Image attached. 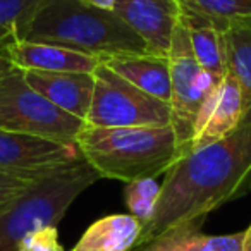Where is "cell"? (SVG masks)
<instances>
[{
  "label": "cell",
  "mask_w": 251,
  "mask_h": 251,
  "mask_svg": "<svg viewBox=\"0 0 251 251\" xmlns=\"http://www.w3.org/2000/svg\"><path fill=\"white\" fill-rule=\"evenodd\" d=\"M250 191L251 122H241L226 138L176 160L162 182L157 210L141 230L134 250L171 230L201 229L213 210Z\"/></svg>",
  "instance_id": "obj_1"
},
{
  "label": "cell",
  "mask_w": 251,
  "mask_h": 251,
  "mask_svg": "<svg viewBox=\"0 0 251 251\" xmlns=\"http://www.w3.org/2000/svg\"><path fill=\"white\" fill-rule=\"evenodd\" d=\"M19 251H64V248L59 243L57 227L47 226L26 234L19 244Z\"/></svg>",
  "instance_id": "obj_22"
},
{
  "label": "cell",
  "mask_w": 251,
  "mask_h": 251,
  "mask_svg": "<svg viewBox=\"0 0 251 251\" xmlns=\"http://www.w3.org/2000/svg\"><path fill=\"white\" fill-rule=\"evenodd\" d=\"M25 79L40 95L74 117L86 121L95 90L93 74L23 71Z\"/></svg>",
  "instance_id": "obj_12"
},
{
  "label": "cell",
  "mask_w": 251,
  "mask_h": 251,
  "mask_svg": "<svg viewBox=\"0 0 251 251\" xmlns=\"http://www.w3.org/2000/svg\"><path fill=\"white\" fill-rule=\"evenodd\" d=\"M184 14L205 19L226 29L236 23H251V0H176Z\"/></svg>",
  "instance_id": "obj_18"
},
{
  "label": "cell",
  "mask_w": 251,
  "mask_h": 251,
  "mask_svg": "<svg viewBox=\"0 0 251 251\" xmlns=\"http://www.w3.org/2000/svg\"><path fill=\"white\" fill-rule=\"evenodd\" d=\"M101 64L127 79L150 97L171 105V62L169 55L136 53L101 59Z\"/></svg>",
  "instance_id": "obj_13"
},
{
  "label": "cell",
  "mask_w": 251,
  "mask_h": 251,
  "mask_svg": "<svg viewBox=\"0 0 251 251\" xmlns=\"http://www.w3.org/2000/svg\"><path fill=\"white\" fill-rule=\"evenodd\" d=\"M84 121L64 112L28 84L21 69H14L0 83V129L76 143Z\"/></svg>",
  "instance_id": "obj_5"
},
{
  "label": "cell",
  "mask_w": 251,
  "mask_h": 251,
  "mask_svg": "<svg viewBox=\"0 0 251 251\" xmlns=\"http://www.w3.org/2000/svg\"><path fill=\"white\" fill-rule=\"evenodd\" d=\"M9 55L16 69L43 71V73H84L93 74L101 59L50 43L12 40Z\"/></svg>",
  "instance_id": "obj_11"
},
{
  "label": "cell",
  "mask_w": 251,
  "mask_h": 251,
  "mask_svg": "<svg viewBox=\"0 0 251 251\" xmlns=\"http://www.w3.org/2000/svg\"><path fill=\"white\" fill-rule=\"evenodd\" d=\"M83 162L76 143L0 129V171L42 181Z\"/></svg>",
  "instance_id": "obj_8"
},
{
  "label": "cell",
  "mask_w": 251,
  "mask_h": 251,
  "mask_svg": "<svg viewBox=\"0 0 251 251\" xmlns=\"http://www.w3.org/2000/svg\"><path fill=\"white\" fill-rule=\"evenodd\" d=\"M81 2L91 5V7L105 9V11H114L115 5V0H81Z\"/></svg>",
  "instance_id": "obj_24"
},
{
  "label": "cell",
  "mask_w": 251,
  "mask_h": 251,
  "mask_svg": "<svg viewBox=\"0 0 251 251\" xmlns=\"http://www.w3.org/2000/svg\"><path fill=\"white\" fill-rule=\"evenodd\" d=\"M243 251H251V226L244 230V241H243Z\"/></svg>",
  "instance_id": "obj_25"
},
{
  "label": "cell",
  "mask_w": 251,
  "mask_h": 251,
  "mask_svg": "<svg viewBox=\"0 0 251 251\" xmlns=\"http://www.w3.org/2000/svg\"><path fill=\"white\" fill-rule=\"evenodd\" d=\"M18 40L50 43L100 59L148 53L143 38L114 11L81 0H47Z\"/></svg>",
  "instance_id": "obj_2"
},
{
  "label": "cell",
  "mask_w": 251,
  "mask_h": 251,
  "mask_svg": "<svg viewBox=\"0 0 251 251\" xmlns=\"http://www.w3.org/2000/svg\"><path fill=\"white\" fill-rule=\"evenodd\" d=\"M100 179L83 160L38 181L0 219V251H19L26 234L38 227H57L77 196Z\"/></svg>",
  "instance_id": "obj_4"
},
{
  "label": "cell",
  "mask_w": 251,
  "mask_h": 251,
  "mask_svg": "<svg viewBox=\"0 0 251 251\" xmlns=\"http://www.w3.org/2000/svg\"><path fill=\"white\" fill-rule=\"evenodd\" d=\"M47 0H0V40L19 38Z\"/></svg>",
  "instance_id": "obj_20"
},
{
  "label": "cell",
  "mask_w": 251,
  "mask_h": 251,
  "mask_svg": "<svg viewBox=\"0 0 251 251\" xmlns=\"http://www.w3.org/2000/svg\"><path fill=\"white\" fill-rule=\"evenodd\" d=\"M95 90L84 121L93 127L169 126L171 105L150 97L100 62L93 73Z\"/></svg>",
  "instance_id": "obj_7"
},
{
  "label": "cell",
  "mask_w": 251,
  "mask_h": 251,
  "mask_svg": "<svg viewBox=\"0 0 251 251\" xmlns=\"http://www.w3.org/2000/svg\"><path fill=\"white\" fill-rule=\"evenodd\" d=\"M182 19L188 28L189 45L193 55L201 69L210 73L217 81H222L229 71L227 64V45L226 33L222 28L196 16L182 12Z\"/></svg>",
  "instance_id": "obj_15"
},
{
  "label": "cell",
  "mask_w": 251,
  "mask_h": 251,
  "mask_svg": "<svg viewBox=\"0 0 251 251\" xmlns=\"http://www.w3.org/2000/svg\"><path fill=\"white\" fill-rule=\"evenodd\" d=\"M229 71L243 93V121L251 122V23H236L224 29Z\"/></svg>",
  "instance_id": "obj_17"
},
{
  "label": "cell",
  "mask_w": 251,
  "mask_h": 251,
  "mask_svg": "<svg viewBox=\"0 0 251 251\" xmlns=\"http://www.w3.org/2000/svg\"><path fill=\"white\" fill-rule=\"evenodd\" d=\"M171 62V126L176 134L179 158L193 148L198 115L206 98L220 84L210 73L200 67L189 45L184 19H179L169 50Z\"/></svg>",
  "instance_id": "obj_6"
},
{
  "label": "cell",
  "mask_w": 251,
  "mask_h": 251,
  "mask_svg": "<svg viewBox=\"0 0 251 251\" xmlns=\"http://www.w3.org/2000/svg\"><path fill=\"white\" fill-rule=\"evenodd\" d=\"M243 121V93L236 76L227 71L226 77L203 105L195 126L193 150L226 138Z\"/></svg>",
  "instance_id": "obj_10"
},
{
  "label": "cell",
  "mask_w": 251,
  "mask_h": 251,
  "mask_svg": "<svg viewBox=\"0 0 251 251\" xmlns=\"http://www.w3.org/2000/svg\"><path fill=\"white\" fill-rule=\"evenodd\" d=\"M38 181L0 171V219L33 188Z\"/></svg>",
  "instance_id": "obj_21"
},
{
  "label": "cell",
  "mask_w": 251,
  "mask_h": 251,
  "mask_svg": "<svg viewBox=\"0 0 251 251\" xmlns=\"http://www.w3.org/2000/svg\"><path fill=\"white\" fill-rule=\"evenodd\" d=\"M114 12L147 43L148 53L169 55L182 11L176 0H115Z\"/></svg>",
  "instance_id": "obj_9"
},
{
  "label": "cell",
  "mask_w": 251,
  "mask_h": 251,
  "mask_svg": "<svg viewBox=\"0 0 251 251\" xmlns=\"http://www.w3.org/2000/svg\"><path fill=\"white\" fill-rule=\"evenodd\" d=\"M71 251H73V250H71Z\"/></svg>",
  "instance_id": "obj_26"
},
{
  "label": "cell",
  "mask_w": 251,
  "mask_h": 251,
  "mask_svg": "<svg viewBox=\"0 0 251 251\" xmlns=\"http://www.w3.org/2000/svg\"><path fill=\"white\" fill-rule=\"evenodd\" d=\"M16 38H7V40H0V83L7 76L11 71H14V64L11 60V55H9V43Z\"/></svg>",
  "instance_id": "obj_23"
},
{
  "label": "cell",
  "mask_w": 251,
  "mask_h": 251,
  "mask_svg": "<svg viewBox=\"0 0 251 251\" xmlns=\"http://www.w3.org/2000/svg\"><path fill=\"white\" fill-rule=\"evenodd\" d=\"M143 230V224L131 213H115L93 222L73 251H133Z\"/></svg>",
  "instance_id": "obj_14"
},
{
  "label": "cell",
  "mask_w": 251,
  "mask_h": 251,
  "mask_svg": "<svg viewBox=\"0 0 251 251\" xmlns=\"http://www.w3.org/2000/svg\"><path fill=\"white\" fill-rule=\"evenodd\" d=\"M160 191L162 184H158L157 179L153 177L138 179V181L126 184V205L129 208L131 215L140 220L143 224V227L150 222L155 210H157L158 200H160Z\"/></svg>",
  "instance_id": "obj_19"
},
{
  "label": "cell",
  "mask_w": 251,
  "mask_h": 251,
  "mask_svg": "<svg viewBox=\"0 0 251 251\" xmlns=\"http://www.w3.org/2000/svg\"><path fill=\"white\" fill-rule=\"evenodd\" d=\"M244 230L234 234H203L198 227H184L145 244L134 251H243Z\"/></svg>",
  "instance_id": "obj_16"
},
{
  "label": "cell",
  "mask_w": 251,
  "mask_h": 251,
  "mask_svg": "<svg viewBox=\"0 0 251 251\" xmlns=\"http://www.w3.org/2000/svg\"><path fill=\"white\" fill-rule=\"evenodd\" d=\"M76 147L101 179L133 182L158 177L179 158L172 126L93 127L84 124Z\"/></svg>",
  "instance_id": "obj_3"
}]
</instances>
